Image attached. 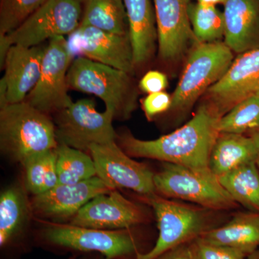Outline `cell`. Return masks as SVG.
Here are the masks:
<instances>
[{
	"mask_svg": "<svg viewBox=\"0 0 259 259\" xmlns=\"http://www.w3.org/2000/svg\"><path fill=\"white\" fill-rule=\"evenodd\" d=\"M221 117L206 103L185 125L154 140H141L130 132L117 135V143L131 157L151 158L207 171Z\"/></svg>",
	"mask_w": 259,
	"mask_h": 259,
	"instance_id": "obj_1",
	"label": "cell"
},
{
	"mask_svg": "<svg viewBox=\"0 0 259 259\" xmlns=\"http://www.w3.org/2000/svg\"><path fill=\"white\" fill-rule=\"evenodd\" d=\"M58 146L55 124L47 114L25 102L0 108V146L15 161L23 166Z\"/></svg>",
	"mask_w": 259,
	"mask_h": 259,
	"instance_id": "obj_2",
	"label": "cell"
},
{
	"mask_svg": "<svg viewBox=\"0 0 259 259\" xmlns=\"http://www.w3.org/2000/svg\"><path fill=\"white\" fill-rule=\"evenodd\" d=\"M67 82L69 90L101 99L114 120H127L137 108L136 82L122 70L78 56L70 66Z\"/></svg>",
	"mask_w": 259,
	"mask_h": 259,
	"instance_id": "obj_3",
	"label": "cell"
},
{
	"mask_svg": "<svg viewBox=\"0 0 259 259\" xmlns=\"http://www.w3.org/2000/svg\"><path fill=\"white\" fill-rule=\"evenodd\" d=\"M234 60L225 42H197L190 49L183 72L171 95L169 112L183 115L221 79Z\"/></svg>",
	"mask_w": 259,
	"mask_h": 259,
	"instance_id": "obj_4",
	"label": "cell"
},
{
	"mask_svg": "<svg viewBox=\"0 0 259 259\" xmlns=\"http://www.w3.org/2000/svg\"><path fill=\"white\" fill-rule=\"evenodd\" d=\"M154 185L158 195L187 201L209 210H228L238 206L210 170L163 163L155 174Z\"/></svg>",
	"mask_w": 259,
	"mask_h": 259,
	"instance_id": "obj_5",
	"label": "cell"
},
{
	"mask_svg": "<svg viewBox=\"0 0 259 259\" xmlns=\"http://www.w3.org/2000/svg\"><path fill=\"white\" fill-rule=\"evenodd\" d=\"M82 12L83 0H47L18 28L0 36L2 69L11 46L37 47L45 40L71 35L81 25Z\"/></svg>",
	"mask_w": 259,
	"mask_h": 259,
	"instance_id": "obj_6",
	"label": "cell"
},
{
	"mask_svg": "<svg viewBox=\"0 0 259 259\" xmlns=\"http://www.w3.org/2000/svg\"><path fill=\"white\" fill-rule=\"evenodd\" d=\"M146 199L154 211L159 234L152 249L138 253L136 259H158L211 228L209 212L212 210L192 207L156 193Z\"/></svg>",
	"mask_w": 259,
	"mask_h": 259,
	"instance_id": "obj_7",
	"label": "cell"
},
{
	"mask_svg": "<svg viewBox=\"0 0 259 259\" xmlns=\"http://www.w3.org/2000/svg\"><path fill=\"white\" fill-rule=\"evenodd\" d=\"M113 120L108 110L100 112L97 110L93 99H81L55 114L56 139L59 144L89 152L93 145L117 141Z\"/></svg>",
	"mask_w": 259,
	"mask_h": 259,
	"instance_id": "obj_8",
	"label": "cell"
},
{
	"mask_svg": "<svg viewBox=\"0 0 259 259\" xmlns=\"http://www.w3.org/2000/svg\"><path fill=\"white\" fill-rule=\"evenodd\" d=\"M74 59L66 37L49 40L40 77L24 102L49 115L69 106L73 101L68 94L67 75Z\"/></svg>",
	"mask_w": 259,
	"mask_h": 259,
	"instance_id": "obj_9",
	"label": "cell"
},
{
	"mask_svg": "<svg viewBox=\"0 0 259 259\" xmlns=\"http://www.w3.org/2000/svg\"><path fill=\"white\" fill-rule=\"evenodd\" d=\"M97 176L112 190L125 188L145 197L156 193L154 175L146 165L132 159L117 144L93 145L90 148Z\"/></svg>",
	"mask_w": 259,
	"mask_h": 259,
	"instance_id": "obj_10",
	"label": "cell"
},
{
	"mask_svg": "<svg viewBox=\"0 0 259 259\" xmlns=\"http://www.w3.org/2000/svg\"><path fill=\"white\" fill-rule=\"evenodd\" d=\"M127 230H102L63 223H51L44 238L54 244L81 250L97 251L107 258L124 256L137 249L136 240Z\"/></svg>",
	"mask_w": 259,
	"mask_h": 259,
	"instance_id": "obj_11",
	"label": "cell"
},
{
	"mask_svg": "<svg viewBox=\"0 0 259 259\" xmlns=\"http://www.w3.org/2000/svg\"><path fill=\"white\" fill-rule=\"evenodd\" d=\"M259 92V48L238 54L225 74L206 92L205 103L220 117Z\"/></svg>",
	"mask_w": 259,
	"mask_h": 259,
	"instance_id": "obj_12",
	"label": "cell"
},
{
	"mask_svg": "<svg viewBox=\"0 0 259 259\" xmlns=\"http://www.w3.org/2000/svg\"><path fill=\"white\" fill-rule=\"evenodd\" d=\"M73 56H83L134 75L136 66L129 35L80 25L67 39Z\"/></svg>",
	"mask_w": 259,
	"mask_h": 259,
	"instance_id": "obj_13",
	"label": "cell"
},
{
	"mask_svg": "<svg viewBox=\"0 0 259 259\" xmlns=\"http://www.w3.org/2000/svg\"><path fill=\"white\" fill-rule=\"evenodd\" d=\"M146 209L117 190L91 199L71 218L70 224L102 230H127L146 223Z\"/></svg>",
	"mask_w": 259,
	"mask_h": 259,
	"instance_id": "obj_14",
	"label": "cell"
},
{
	"mask_svg": "<svg viewBox=\"0 0 259 259\" xmlns=\"http://www.w3.org/2000/svg\"><path fill=\"white\" fill-rule=\"evenodd\" d=\"M158 32V56L175 63L197 44L189 18L191 0H153Z\"/></svg>",
	"mask_w": 259,
	"mask_h": 259,
	"instance_id": "obj_15",
	"label": "cell"
},
{
	"mask_svg": "<svg viewBox=\"0 0 259 259\" xmlns=\"http://www.w3.org/2000/svg\"><path fill=\"white\" fill-rule=\"evenodd\" d=\"M46 47L13 45L8 49L0 81V108L25 101L40 77Z\"/></svg>",
	"mask_w": 259,
	"mask_h": 259,
	"instance_id": "obj_16",
	"label": "cell"
},
{
	"mask_svg": "<svg viewBox=\"0 0 259 259\" xmlns=\"http://www.w3.org/2000/svg\"><path fill=\"white\" fill-rule=\"evenodd\" d=\"M110 190L97 176L74 185H59L32 199L31 209L39 217L61 223L74 217L85 204Z\"/></svg>",
	"mask_w": 259,
	"mask_h": 259,
	"instance_id": "obj_17",
	"label": "cell"
},
{
	"mask_svg": "<svg viewBox=\"0 0 259 259\" xmlns=\"http://www.w3.org/2000/svg\"><path fill=\"white\" fill-rule=\"evenodd\" d=\"M225 44L241 54L259 48V0H226Z\"/></svg>",
	"mask_w": 259,
	"mask_h": 259,
	"instance_id": "obj_18",
	"label": "cell"
},
{
	"mask_svg": "<svg viewBox=\"0 0 259 259\" xmlns=\"http://www.w3.org/2000/svg\"><path fill=\"white\" fill-rule=\"evenodd\" d=\"M135 66L141 67L151 60L158 41L154 8L151 0H123Z\"/></svg>",
	"mask_w": 259,
	"mask_h": 259,
	"instance_id": "obj_19",
	"label": "cell"
},
{
	"mask_svg": "<svg viewBox=\"0 0 259 259\" xmlns=\"http://www.w3.org/2000/svg\"><path fill=\"white\" fill-rule=\"evenodd\" d=\"M199 238L212 244L243 250L247 254L259 248V212H240L229 222L204 232Z\"/></svg>",
	"mask_w": 259,
	"mask_h": 259,
	"instance_id": "obj_20",
	"label": "cell"
},
{
	"mask_svg": "<svg viewBox=\"0 0 259 259\" xmlns=\"http://www.w3.org/2000/svg\"><path fill=\"white\" fill-rule=\"evenodd\" d=\"M257 158L258 151L250 136L220 133L209 156V169L220 177L246 163L256 162Z\"/></svg>",
	"mask_w": 259,
	"mask_h": 259,
	"instance_id": "obj_21",
	"label": "cell"
},
{
	"mask_svg": "<svg viewBox=\"0 0 259 259\" xmlns=\"http://www.w3.org/2000/svg\"><path fill=\"white\" fill-rule=\"evenodd\" d=\"M80 25L94 27L120 35H129L123 0H83Z\"/></svg>",
	"mask_w": 259,
	"mask_h": 259,
	"instance_id": "obj_22",
	"label": "cell"
},
{
	"mask_svg": "<svg viewBox=\"0 0 259 259\" xmlns=\"http://www.w3.org/2000/svg\"><path fill=\"white\" fill-rule=\"evenodd\" d=\"M218 179L237 204L259 212V168L256 162L243 165Z\"/></svg>",
	"mask_w": 259,
	"mask_h": 259,
	"instance_id": "obj_23",
	"label": "cell"
},
{
	"mask_svg": "<svg viewBox=\"0 0 259 259\" xmlns=\"http://www.w3.org/2000/svg\"><path fill=\"white\" fill-rule=\"evenodd\" d=\"M29 206L22 189L13 186L0 195V245H5L18 233L28 218Z\"/></svg>",
	"mask_w": 259,
	"mask_h": 259,
	"instance_id": "obj_24",
	"label": "cell"
},
{
	"mask_svg": "<svg viewBox=\"0 0 259 259\" xmlns=\"http://www.w3.org/2000/svg\"><path fill=\"white\" fill-rule=\"evenodd\" d=\"M56 153V171L60 185H74L97 176L93 158L84 151L59 144Z\"/></svg>",
	"mask_w": 259,
	"mask_h": 259,
	"instance_id": "obj_25",
	"label": "cell"
},
{
	"mask_svg": "<svg viewBox=\"0 0 259 259\" xmlns=\"http://www.w3.org/2000/svg\"><path fill=\"white\" fill-rule=\"evenodd\" d=\"M188 14L197 42L220 41L224 37V15L217 6L191 3Z\"/></svg>",
	"mask_w": 259,
	"mask_h": 259,
	"instance_id": "obj_26",
	"label": "cell"
},
{
	"mask_svg": "<svg viewBox=\"0 0 259 259\" xmlns=\"http://www.w3.org/2000/svg\"><path fill=\"white\" fill-rule=\"evenodd\" d=\"M23 166L25 187L34 196L45 193L59 185L56 150L32 158Z\"/></svg>",
	"mask_w": 259,
	"mask_h": 259,
	"instance_id": "obj_27",
	"label": "cell"
},
{
	"mask_svg": "<svg viewBox=\"0 0 259 259\" xmlns=\"http://www.w3.org/2000/svg\"><path fill=\"white\" fill-rule=\"evenodd\" d=\"M259 126V92L242 100L218 122L220 133L248 134Z\"/></svg>",
	"mask_w": 259,
	"mask_h": 259,
	"instance_id": "obj_28",
	"label": "cell"
},
{
	"mask_svg": "<svg viewBox=\"0 0 259 259\" xmlns=\"http://www.w3.org/2000/svg\"><path fill=\"white\" fill-rule=\"evenodd\" d=\"M47 0H0V36L18 28Z\"/></svg>",
	"mask_w": 259,
	"mask_h": 259,
	"instance_id": "obj_29",
	"label": "cell"
},
{
	"mask_svg": "<svg viewBox=\"0 0 259 259\" xmlns=\"http://www.w3.org/2000/svg\"><path fill=\"white\" fill-rule=\"evenodd\" d=\"M191 242L189 245L193 259H245L248 255L243 250L207 243L199 237Z\"/></svg>",
	"mask_w": 259,
	"mask_h": 259,
	"instance_id": "obj_30",
	"label": "cell"
},
{
	"mask_svg": "<svg viewBox=\"0 0 259 259\" xmlns=\"http://www.w3.org/2000/svg\"><path fill=\"white\" fill-rule=\"evenodd\" d=\"M171 103V95L165 91L149 94L141 100L143 111L148 120H153L158 116L169 112Z\"/></svg>",
	"mask_w": 259,
	"mask_h": 259,
	"instance_id": "obj_31",
	"label": "cell"
},
{
	"mask_svg": "<svg viewBox=\"0 0 259 259\" xmlns=\"http://www.w3.org/2000/svg\"><path fill=\"white\" fill-rule=\"evenodd\" d=\"M168 86L166 75L159 71H149L140 80L139 88L148 94L165 91Z\"/></svg>",
	"mask_w": 259,
	"mask_h": 259,
	"instance_id": "obj_32",
	"label": "cell"
},
{
	"mask_svg": "<svg viewBox=\"0 0 259 259\" xmlns=\"http://www.w3.org/2000/svg\"><path fill=\"white\" fill-rule=\"evenodd\" d=\"M160 259H193L191 253L190 245L184 244L177 247L175 249L167 252Z\"/></svg>",
	"mask_w": 259,
	"mask_h": 259,
	"instance_id": "obj_33",
	"label": "cell"
},
{
	"mask_svg": "<svg viewBox=\"0 0 259 259\" xmlns=\"http://www.w3.org/2000/svg\"><path fill=\"white\" fill-rule=\"evenodd\" d=\"M247 136H250V137L253 139V141H254L255 146H256L257 151H258V158H257L256 163L259 168V126L258 127H256V128L248 133Z\"/></svg>",
	"mask_w": 259,
	"mask_h": 259,
	"instance_id": "obj_34",
	"label": "cell"
},
{
	"mask_svg": "<svg viewBox=\"0 0 259 259\" xmlns=\"http://www.w3.org/2000/svg\"><path fill=\"white\" fill-rule=\"evenodd\" d=\"M196 1L199 4L217 6L218 5H224L226 0H196Z\"/></svg>",
	"mask_w": 259,
	"mask_h": 259,
	"instance_id": "obj_35",
	"label": "cell"
},
{
	"mask_svg": "<svg viewBox=\"0 0 259 259\" xmlns=\"http://www.w3.org/2000/svg\"><path fill=\"white\" fill-rule=\"evenodd\" d=\"M245 259H259V248L248 255Z\"/></svg>",
	"mask_w": 259,
	"mask_h": 259,
	"instance_id": "obj_36",
	"label": "cell"
}]
</instances>
